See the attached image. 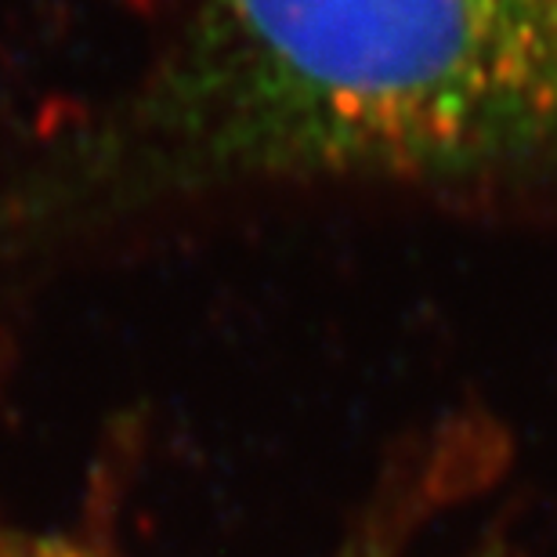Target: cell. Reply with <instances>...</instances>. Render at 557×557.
Wrapping results in <instances>:
<instances>
[{
    "label": "cell",
    "instance_id": "cell-1",
    "mask_svg": "<svg viewBox=\"0 0 557 557\" xmlns=\"http://www.w3.org/2000/svg\"><path fill=\"white\" fill-rule=\"evenodd\" d=\"M557 160V0H196L116 102L0 182V264L275 182Z\"/></svg>",
    "mask_w": 557,
    "mask_h": 557
},
{
    "label": "cell",
    "instance_id": "cell-2",
    "mask_svg": "<svg viewBox=\"0 0 557 557\" xmlns=\"http://www.w3.org/2000/svg\"><path fill=\"white\" fill-rule=\"evenodd\" d=\"M474 442L453 445V453H438L431 467H423L413 493H409L406 507L398 510L395 521H387V529H381V536H373V543L359 557H395V550L413 536L423 518L438 515L442 507H449L453 499L471 496L478 485L488 478V456ZM0 557H87L76 554L62 543H33V540H0Z\"/></svg>",
    "mask_w": 557,
    "mask_h": 557
}]
</instances>
